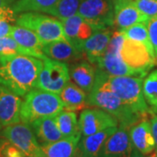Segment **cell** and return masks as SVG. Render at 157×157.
Returning <instances> with one entry per match:
<instances>
[{"label": "cell", "instance_id": "5b68a950", "mask_svg": "<svg viewBox=\"0 0 157 157\" xmlns=\"http://www.w3.org/2000/svg\"><path fill=\"white\" fill-rule=\"evenodd\" d=\"M15 23L17 25L34 32L43 45L53 41L67 40L62 22L53 16H48L41 12L27 11L17 14Z\"/></svg>", "mask_w": 157, "mask_h": 157}, {"label": "cell", "instance_id": "7a4b0ae2", "mask_svg": "<svg viewBox=\"0 0 157 157\" xmlns=\"http://www.w3.org/2000/svg\"><path fill=\"white\" fill-rule=\"evenodd\" d=\"M107 88L141 116H149L150 107L143 94V78L136 76H112L97 67L95 82Z\"/></svg>", "mask_w": 157, "mask_h": 157}, {"label": "cell", "instance_id": "d590c367", "mask_svg": "<svg viewBox=\"0 0 157 157\" xmlns=\"http://www.w3.org/2000/svg\"><path fill=\"white\" fill-rule=\"evenodd\" d=\"M12 25L6 20H0V39L5 37H10Z\"/></svg>", "mask_w": 157, "mask_h": 157}, {"label": "cell", "instance_id": "cb8c5ba5", "mask_svg": "<svg viewBox=\"0 0 157 157\" xmlns=\"http://www.w3.org/2000/svg\"><path fill=\"white\" fill-rule=\"evenodd\" d=\"M81 135L63 137L52 143L41 146L46 157H74L78 151Z\"/></svg>", "mask_w": 157, "mask_h": 157}, {"label": "cell", "instance_id": "d6a6232c", "mask_svg": "<svg viewBox=\"0 0 157 157\" xmlns=\"http://www.w3.org/2000/svg\"><path fill=\"white\" fill-rule=\"evenodd\" d=\"M10 0H0V20H6L7 22H15L17 14L11 8Z\"/></svg>", "mask_w": 157, "mask_h": 157}, {"label": "cell", "instance_id": "52a82bcc", "mask_svg": "<svg viewBox=\"0 0 157 157\" xmlns=\"http://www.w3.org/2000/svg\"><path fill=\"white\" fill-rule=\"evenodd\" d=\"M0 136L10 140L28 157H46L29 124L19 121L5 127Z\"/></svg>", "mask_w": 157, "mask_h": 157}, {"label": "cell", "instance_id": "83f0119b", "mask_svg": "<svg viewBox=\"0 0 157 157\" xmlns=\"http://www.w3.org/2000/svg\"><path fill=\"white\" fill-rule=\"evenodd\" d=\"M80 2L81 0H58L48 14L59 20L66 19L77 14Z\"/></svg>", "mask_w": 157, "mask_h": 157}, {"label": "cell", "instance_id": "f35d334b", "mask_svg": "<svg viewBox=\"0 0 157 157\" xmlns=\"http://www.w3.org/2000/svg\"><path fill=\"white\" fill-rule=\"evenodd\" d=\"M147 157H157V151H155V152H154L153 154L151 153V155Z\"/></svg>", "mask_w": 157, "mask_h": 157}, {"label": "cell", "instance_id": "4316f807", "mask_svg": "<svg viewBox=\"0 0 157 157\" xmlns=\"http://www.w3.org/2000/svg\"><path fill=\"white\" fill-rule=\"evenodd\" d=\"M121 33L124 34L125 38L138 41L146 45L147 48L150 52L152 55L156 57L154 48H153V45L151 44V41H150L147 23H139V24L134 25L128 28L125 29L124 31H121Z\"/></svg>", "mask_w": 157, "mask_h": 157}, {"label": "cell", "instance_id": "ab89813d", "mask_svg": "<svg viewBox=\"0 0 157 157\" xmlns=\"http://www.w3.org/2000/svg\"><path fill=\"white\" fill-rule=\"evenodd\" d=\"M3 128H4V127H3V126L1 125V123H0V133H1V131H2V129H3Z\"/></svg>", "mask_w": 157, "mask_h": 157}, {"label": "cell", "instance_id": "d4e9b609", "mask_svg": "<svg viewBox=\"0 0 157 157\" xmlns=\"http://www.w3.org/2000/svg\"><path fill=\"white\" fill-rule=\"evenodd\" d=\"M55 118L59 129L63 137L81 135L78 127L77 114L75 112L63 109L59 114H57Z\"/></svg>", "mask_w": 157, "mask_h": 157}, {"label": "cell", "instance_id": "1f68e13d", "mask_svg": "<svg viewBox=\"0 0 157 157\" xmlns=\"http://www.w3.org/2000/svg\"><path fill=\"white\" fill-rule=\"evenodd\" d=\"M135 6L149 18L157 17V0H135Z\"/></svg>", "mask_w": 157, "mask_h": 157}, {"label": "cell", "instance_id": "9a60e30c", "mask_svg": "<svg viewBox=\"0 0 157 157\" xmlns=\"http://www.w3.org/2000/svg\"><path fill=\"white\" fill-rule=\"evenodd\" d=\"M133 148L128 128L119 125L116 131L105 142L99 157H126Z\"/></svg>", "mask_w": 157, "mask_h": 157}, {"label": "cell", "instance_id": "30bf717a", "mask_svg": "<svg viewBox=\"0 0 157 157\" xmlns=\"http://www.w3.org/2000/svg\"><path fill=\"white\" fill-rule=\"evenodd\" d=\"M120 55L129 67L146 74L155 66L157 58L153 56L142 43L125 38L120 51Z\"/></svg>", "mask_w": 157, "mask_h": 157}, {"label": "cell", "instance_id": "f1b7e54d", "mask_svg": "<svg viewBox=\"0 0 157 157\" xmlns=\"http://www.w3.org/2000/svg\"><path fill=\"white\" fill-rule=\"evenodd\" d=\"M143 94L150 109L157 113V69L143 80Z\"/></svg>", "mask_w": 157, "mask_h": 157}, {"label": "cell", "instance_id": "3957f363", "mask_svg": "<svg viewBox=\"0 0 157 157\" xmlns=\"http://www.w3.org/2000/svg\"><path fill=\"white\" fill-rule=\"evenodd\" d=\"M88 107L105 110L115 118L119 125L130 128L139 121L149 116H141L127 106L114 93L101 85L94 83L92 91L87 94Z\"/></svg>", "mask_w": 157, "mask_h": 157}, {"label": "cell", "instance_id": "8d00e7d4", "mask_svg": "<svg viewBox=\"0 0 157 157\" xmlns=\"http://www.w3.org/2000/svg\"><path fill=\"white\" fill-rule=\"evenodd\" d=\"M126 157H145L144 156V155H142L141 153H140V151H138L136 148H133V150H132V152L129 154L128 156Z\"/></svg>", "mask_w": 157, "mask_h": 157}, {"label": "cell", "instance_id": "4dcf8cb0", "mask_svg": "<svg viewBox=\"0 0 157 157\" xmlns=\"http://www.w3.org/2000/svg\"><path fill=\"white\" fill-rule=\"evenodd\" d=\"M0 157H28L5 137L0 136Z\"/></svg>", "mask_w": 157, "mask_h": 157}, {"label": "cell", "instance_id": "ac0fdd59", "mask_svg": "<svg viewBox=\"0 0 157 157\" xmlns=\"http://www.w3.org/2000/svg\"><path fill=\"white\" fill-rule=\"evenodd\" d=\"M111 28L98 29L83 45L82 52L86 59L95 65L98 59L105 54L112 37Z\"/></svg>", "mask_w": 157, "mask_h": 157}, {"label": "cell", "instance_id": "6da1fadb", "mask_svg": "<svg viewBox=\"0 0 157 157\" xmlns=\"http://www.w3.org/2000/svg\"><path fill=\"white\" fill-rule=\"evenodd\" d=\"M43 59L17 53H0V84L19 96L35 88Z\"/></svg>", "mask_w": 157, "mask_h": 157}, {"label": "cell", "instance_id": "2e32d148", "mask_svg": "<svg viewBox=\"0 0 157 157\" xmlns=\"http://www.w3.org/2000/svg\"><path fill=\"white\" fill-rule=\"evenodd\" d=\"M133 147L142 155H147L155 150V141L152 133L149 117L139 121L128 128Z\"/></svg>", "mask_w": 157, "mask_h": 157}, {"label": "cell", "instance_id": "8992f818", "mask_svg": "<svg viewBox=\"0 0 157 157\" xmlns=\"http://www.w3.org/2000/svg\"><path fill=\"white\" fill-rule=\"evenodd\" d=\"M124 39L125 36L121 32L116 30L113 32L105 54L98 59L95 66L112 76H136L144 78L146 74L129 67L120 55Z\"/></svg>", "mask_w": 157, "mask_h": 157}, {"label": "cell", "instance_id": "60d3db41", "mask_svg": "<svg viewBox=\"0 0 157 157\" xmlns=\"http://www.w3.org/2000/svg\"><path fill=\"white\" fill-rule=\"evenodd\" d=\"M15 1H16V0H10V2H11V4H13V3H14Z\"/></svg>", "mask_w": 157, "mask_h": 157}, {"label": "cell", "instance_id": "5bb4252c", "mask_svg": "<svg viewBox=\"0 0 157 157\" xmlns=\"http://www.w3.org/2000/svg\"><path fill=\"white\" fill-rule=\"evenodd\" d=\"M21 105L20 96L0 84V123L4 128L20 121Z\"/></svg>", "mask_w": 157, "mask_h": 157}, {"label": "cell", "instance_id": "836d02e7", "mask_svg": "<svg viewBox=\"0 0 157 157\" xmlns=\"http://www.w3.org/2000/svg\"><path fill=\"white\" fill-rule=\"evenodd\" d=\"M150 41L157 58V17H151L147 22Z\"/></svg>", "mask_w": 157, "mask_h": 157}, {"label": "cell", "instance_id": "ba28073f", "mask_svg": "<svg viewBox=\"0 0 157 157\" xmlns=\"http://www.w3.org/2000/svg\"><path fill=\"white\" fill-rule=\"evenodd\" d=\"M43 67L39 73L35 87L59 94L70 80L69 67L67 63L57 61L49 58L43 59Z\"/></svg>", "mask_w": 157, "mask_h": 157}, {"label": "cell", "instance_id": "e575fe53", "mask_svg": "<svg viewBox=\"0 0 157 157\" xmlns=\"http://www.w3.org/2000/svg\"><path fill=\"white\" fill-rule=\"evenodd\" d=\"M149 121L151 123L152 133L155 141V151H157V113H154L152 110L149 113Z\"/></svg>", "mask_w": 157, "mask_h": 157}, {"label": "cell", "instance_id": "74e56055", "mask_svg": "<svg viewBox=\"0 0 157 157\" xmlns=\"http://www.w3.org/2000/svg\"><path fill=\"white\" fill-rule=\"evenodd\" d=\"M74 157H91L89 155H86L84 153H82L81 151H79L78 149V151H77V154H76V155Z\"/></svg>", "mask_w": 157, "mask_h": 157}, {"label": "cell", "instance_id": "e0dca14e", "mask_svg": "<svg viewBox=\"0 0 157 157\" xmlns=\"http://www.w3.org/2000/svg\"><path fill=\"white\" fill-rule=\"evenodd\" d=\"M42 52L47 58L67 64L79 61L86 58L82 52L76 49L67 40L53 41L43 45Z\"/></svg>", "mask_w": 157, "mask_h": 157}, {"label": "cell", "instance_id": "277c9868", "mask_svg": "<svg viewBox=\"0 0 157 157\" xmlns=\"http://www.w3.org/2000/svg\"><path fill=\"white\" fill-rule=\"evenodd\" d=\"M20 109V121L32 124L45 117H55L64 109L59 94L33 88L24 96Z\"/></svg>", "mask_w": 157, "mask_h": 157}, {"label": "cell", "instance_id": "8fae6325", "mask_svg": "<svg viewBox=\"0 0 157 157\" xmlns=\"http://www.w3.org/2000/svg\"><path fill=\"white\" fill-rule=\"evenodd\" d=\"M118 121L101 108H86L79 115L78 127L82 136H87L98 133L104 129L118 127Z\"/></svg>", "mask_w": 157, "mask_h": 157}, {"label": "cell", "instance_id": "7402d4cb", "mask_svg": "<svg viewBox=\"0 0 157 157\" xmlns=\"http://www.w3.org/2000/svg\"><path fill=\"white\" fill-rule=\"evenodd\" d=\"M118 127H113L104 129L94 135L82 136L78 141V149L91 157H99L102 147L108 137L112 135Z\"/></svg>", "mask_w": 157, "mask_h": 157}, {"label": "cell", "instance_id": "7c38bea8", "mask_svg": "<svg viewBox=\"0 0 157 157\" xmlns=\"http://www.w3.org/2000/svg\"><path fill=\"white\" fill-rule=\"evenodd\" d=\"M60 21L63 25L67 40L80 52H82V47L86 40L89 39L96 30H98L78 14Z\"/></svg>", "mask_w": 157, "mask_h": 157}, {"label": "cell", "instance_id": "603a6c76", "mask_svg": "<svg viewBox=\"0 0 157 157\" xmlns=\"http://www.w3.org/2000/svg\"><path fill=\"white\" fill-rule=\"evenodd\" d=\"M10 37L19 45H22L23 47L33 52L37 55V58L41 59H45V58H47L42 52V42L40 41L37 34L32 30L19 25H12Z\"/></svg>", "mask_w": 157, "mask_h": 157}, {"label": "cell", "instance_id": "ffe728a7", "mask_svg": "<svg viewBox=\"0 0 157 157\" xmlns=\"http://www.w3.org/2000/svg\"><path fill=\"white\" fill-rule=\"evenodd\" d=\"M30 125L41 146L50 144L63 138L55 117L38 119Z\"/></svg>", "mask_w": 157, "mask_h": 157}, {"label": "cell", "instance_id": "f546056e", "mask_svg": "<svg viewBox=\"0 0 157 157\" xmlns=\"http://www.w3.org/2000/svg\"><path fill=\"white\" fill-rule=\"evenodd\" d=\"M0 53H17L37 58V55L33 52L23 47L11 37H5L0 39Z\"/></svg>", "mask_w": 157, "mask_h": 157}, {"label": "cell", "instance_id": "4fadbf2b", "mask_svg": "<svg viewBox=\"0 0 157 157\" xmlns=\"http://www.w3.org/2000/svg\"><path fill=\"white\" fill-rule=\"evenodd\" d=\"M113 9L116 31L121 32L136 24L147 23L149 19L137 8L135 0H113Z\"/></svg>", "mask_w": 157, "mask_h": 157}, {"label": "cell", "instance_id": "484cf974", "mask_svg": "<svg viewBox=\"0 0 157 157\" xmlns=\"http://www.w3.org/2000/svg\"><path fill=\"white\" fill-rule=\"evenodd\" d=\"M58 0H16L11 8L16 14L27 11L46 13L51 11Z\"/></svg>", "mask_w": 157, "mask_h": 157}, {"label": "cell", "instance_id": "9c48e42d", "mask_svg": "<svg viewBox=\"0 0 157 157\" xmlns=\"http://www.w3.org/2000/svg\"><path fill=\"white\" fill-rule=\"evenodd\" d=\"M77 14L97 29L114 27L113 0H81Z\"/></svg>", "mask_w": 157, "mask_h": 157}, {"label": "cell", "instance_id": "d6986e66", "mask_svg": "<svg viewBox=\"0 0 157 157\" xmlns=\"http://www.w3.org/2000/svg\"><path fill=\"white\" fill-rule=\"evenodd\" d=\"M97 67L87 59L70 64V79L87 94L92 91L95 82Z\"/></svg>", "mask_w": 157, "mask_h": 157}, {"label": "cell", "instance_id": "44dd1931", "mask_svg": "<svg viewBox=\"0 0 157 157\" xmlns=\"http://www.w3.org/2000/svg\"><path fill=\"white\" fill-rule=\"evenodd\" d=\"M86 94V92L70 79L59 95L61 99L64 109L77 112L88 107Z\"/></svg>", "mask_w": 157, "mask_h": 157}]
</instances>
